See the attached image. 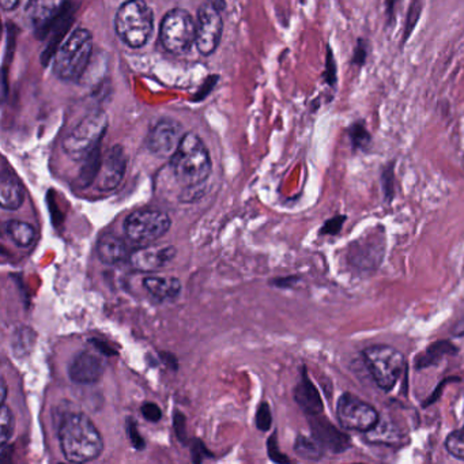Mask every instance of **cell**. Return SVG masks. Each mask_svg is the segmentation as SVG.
Masks as SVG:
<instances>
[{
	"label": "cell",
	"mask_w": 464,
	"mask_h": 464,
	"mask_svg": "<svg viewBox=\"0 0 464 464\" xmlns=\"http://www.w3.org/2000/svg\"><path fill=\"white\" fill-rule=\"evenodd\" d=\"M273 425V415H271L270 406L266 401L260 403L256 412V426L259 430L268 431Z\"/></svg>",
	"instance_id": "cell-32"
},
{
	"label": "cell",
	"mask_w": 464,
	"mask_h": 464,
	"mask_svg": "<svg viewBox=\"0 0 464 464\" xmlns=\"http://www.w3.org/2000/svg\"><path fill=\"white\" fill-rule=\"evenodd\" d=\"M344 221H346V217L344 216H336L334 218L328 219L325 222L324 227L322 229V235H338L341 232L342 227H343Z\"/></svg>",
	"instance_id": "cell-35"
},
{
	"label": "cell",
	"mask_w": 464,
	"mask_h": 464,
	"mask_svg": "<svg viewBox=\"0 0 464 464\" xmlns=\"http://www.w3.org/2000/svg\"><path fill=\"white\" fill-rule=\"evenodd\" d=\"M369 55H371V43L366 37H358L350 64L357 69H362L368 63Z\"/></svg>",
	"instance_id": "cell-30"
},
{
	"label": "cell",
	"mask_w": 464,
	"mask_h": 464,
	"mask_svg": "<svg viewBox=\"0 0 464 464\" xmlns=\"http://www.w3.org/2000/svg\"><path fill=\"white\" fill-rule=\"evenodd\" d=\"M104 372V360L88 350L75 355L69 366L70 380L81 385L96 384L102 380Z\"/></svg>",
	"instance_id": "cell-15"
},
{
	"label": "cell",
	"mask_w": 464,
	"mask_h": 464,
	"mask_svg": "<svg viewBox=\"0 0 464 464\" xmlns=\"http://www.w3.org/2000/svg\"><path fill=\"white\" fill-rule=\"evenodd\" d=\"M36 333L31 327L21 325L13 334L12 349L15 357H25L34 350Z\"/></svg>",
	"instance_id": "cell-24"
},
{
	"label": "cell",
	"mask_w": 464,
	"mask_h": 464,
	"mask_svg": "<svg viewBox=\"0 0 464 464\" xmlns=\"http://www.w3.org/2000/svg\"><path fill=\"white\" fill-rule=\"evenodd\" d=\"M170 227L172 219L167 213L156 208H143L127 217L124 232L130 240L145 246L164 237Z\"/></svg>",
	"instance_id": "cell-8"
},
{
	"label": "cell",
	"mask_w": 464,
	"mask_h": 464,
	"mask_svg": "<svg viewBox=\"0 0 464 464\" xmlns=\"http://www.w3.org/2000/svg\"><path fill=\"white\" fill-rule=\"evenodd\" d=\"M422 0H411L407 12L406 21H404L403 36H401V48L406 45L407 40L411 37L412 32L417 28L418 21H420V14H422Z\"/></svg>",
	"instance_id": "cell-27"
},
{
	"label": "cell",
	"mask_w": 464,
	"mask_h": 464,
	"mask_svg": "<svg viewBox=\"0 0 464 464\" xmlns=\"http://www.w3.org/2000/svg\"><path fill=\"white\" fill-rule=\"evenodd\" d=\"M393 162L387 164V167L382 170V180L384 186L385 194L392 195L393 189Z\"/></svg>",
	"instance_id": "cell-37"
},
{
	"label": "cell",
	"mask_w": 464,
	"mask_h": 464,
	"mask_svg": "<svg viewBox=\"0 0 464 464\" xmlns=\"http://www.w3.org/2000/svg\"><path fill=\"white\" fill-rule=\"evenodd\" d=\"M170 168L179 184L186 188H198L210 178L213 162L205 142L194 132H187L170 157Z\"/></svg>",
	"instance_id": "cell-2"
},
{
	"label": "cell",
	"mask_w": 464,
	"mask_h": 464,
	"mask_svg": "<svg viewBox=\"0 0 464 464\" xmlns=\"http://www.w3.org/2000/svg\"><path fill=\"white\" fill-rule=\"evenodd\" d=\"M6 395H7V384L5 382V379H2V404L6 403Z\"/></svg>",
	"instance_id": "cell-44"
},
{
	"label": "cell",
	"mask_w": 464,
	"mask_h": 464,
	"mask_svg": "<svg viewBox=\"0 0 464 464\" xmlns=\"http://www.w3.org/2000/svg\"><path fill=\"white\" fill-rule=\"evenodd\" d=\"M15 430V418L13 414L12 410L6 406V403L2 404V410H0V442L2 447L7 445L9 440L12 439L13 434Z\"/></svg>",
	"instance_id": "cell-28"
},
{
	"label": "cell",
	"mask_w": 464,
	"mask_h": 464,
	"mask_svg": "<svg viewBox=\"0 0 464 464\" xmlns=\"http://www.w3.org/2000/svg\"><path fill=\"white\" fill-rule=\"evenodd\" d=\"M24 188L12 173H4L0 181V205L5 210L14 211L23 206Z\"/></svg>",
	"instance_id": "cell-21"
},
{
	"label": "cell",
	"mask_w": 464,
	"mask_h": 464,
	"mask_svg": "<svg viewBox=\"0 0 464 464\" xmlns=\"http://www.w3.org/2000/svg\"><path fill=\"white\" fill-rule=\"evenodd\" d=\"M108 116L94 112L86 116L63 140V150L74 161H85L96 154L108 130Z\"/></svg>",
	"instance_id": "cell-5"
},
{
	"label": "cell",
	"mask_w": 464,
	"mask_h": 464,
	"mask_svg": "<svg viewBox=\"0 0 464 464\" xmlns=\"http://www.w3.org/2000/svg\"><path fill=\"white\" fill-rule=\"evenodd\" d=\"M267 450L271 460L276 461V463H289L290 459L286 458V456L278 450V444H276V434H273V436L268 439Z\"/></svg>",
	"instance_id": "cell-34"
},
{
	"label": "cell",
	"mask_w": 464,
	"mask_h": 464,
	"mask_svg": "<svg viewBox=\"0 0 464 464\" xmlns=\"http://www.w3.org/2000/svg\"><path fill=\"white\" fill-rule=\"evenodd\" d=\"M324 66V72L322 75L323 82L330 86L331 89H336V85H338V64H336L335 55H334L330 44L327 45V51H325Z\"/></svg>",
	"instance_id": "cell-29"
},
{
	"label": "cell",
	"mask_w": 464,
	"mask_h": 464,
	"mask_svg": "<svg viewBox=\"0 0 464 464\" xmlns=\"http://www.w3.org/2000/svg\"><path fill=\"white\" fill-rule=\"evenodd\" d=\"M62 453L72 463L96 460L104 450V440L93 420L83 412H69L59 426Z\"/></svg>",
	"instance_id": "cell-1"
},
{
	"label": "cell",
	"mask_w": 464,
	"mask_h": 464,
	"mask_svg": "<svg viewBox=\"0 0 464 464\" xmlns=\"http://www.w3.org/2000/svg\"><path fill=\"white\" fill-rule=\"evenodd\" d=\"M362 354L376 384L382 391L392 390L406 368L403 354L387 344L366 347Z\"/></svg>",
	"instance_id": "cell-7"
},
{
	"label": "cell",
	"mask_w": 464,
	"mask_h": 464,
	"mask_svg": "<svg viewBox=\"0 0 464 464\" xmlns=\"http://www.w3.org/2000/svg\"><path fill=\"white\" fill-rule=\"evenodd\" d=\"M143 287L159 301L173 300L181 293L180 279L172 276H148L143 279Z\"/></svg>",
	"instance_id": "cell-20"
},
{
	"label": "cell",
	"mask_w": 464,
	"mask_h": 464,
	"mask_svg": "<svg viewBox=\"0 0 464 464\" xmlns=\"http://www.w3.org/2000/svg\"><path fill=\"white\" fill-rule=\"evenodd\" d=\"M346 134L349 137L350 145H352L354 153H357V151H368L371 149L373 138H372L371 131H369L368 126H366V121H362V119L353 121L347 127Z\"/></svg>",
	"instance_id": "cell-22"
},
{
	"label": "cell",
	"mask_w": 464,
	"mask_h": 464,
	"mask_svg": "<svg viewBox=\"0 0 464 464\" xmlns=\"http://www.w3.org/2000/svg\"><path fill=\"white\" fill-rule=\"evenodd\" d=\"M127 434H129L130 441H131L132 447L137 450H143L146 448L145 439L138 433V426L132 418H130L127 422Z\"/></svg>",
	"instance_id": "cell-33"
},
{
	"label": "cell",
	"mask_w": 464,
	"mask_h": 464,
	"mask_svg": "<svg viewBox=\"0 0 464 464\" xmlns=\"http://www.w3.org/2000/svg\"><path fill=\"white\" fill-rule=\"evenodd\" d=\"M178 256L173 246H145L130 255V265L142 273H156L167 267Z\"/></svg>",
	"instance_id": "cell-14"
},
{
	"label": "cell",
	"mask_w": 464,
	"mask_h": 464,
	"mask_svg": "<svg viewBox=\"0 0 464 464\" xmlns=\"http://www.w3.org/2000/svg\"><path fill=\"white\" fill-rule=\"evenodd\" d=\"M453 333H455V335H464V319H461L460 322L456 324Z\"/></svg>",
	"instance_id": "cell-43"
},
{
	"label": "cell",
	"mask_w": 464,
	"mask_h": 464,
	"mask_svg": "<svg viewBox=\"0 0 464 464\" xmlns=\"http://www.w3.org/2000/svg\"><path fill=\"white\" fill-rule=\"evenodd\" d=\"M208 2H210V4L213 5L214 7H217L219 12H222V10L225 9V6H227V0H208Z\"/></svg>",
	"instance_id": "cell-42"
},
{
	"label": "cell",
	"mask_w": 464,
	"mask_h": 464,
	"mask_svg": "<svg viewBox=\"0 0 464 464\" xmlns=\"http://www.w3.org/2000/svg\"><path fill=\"white\" fill-rule=\"evenodd\" d=\"M67 0H29L26 18L37 36L47 34L48 29L63 13Z\"/></svg>",
	"instance_id": "cell-13"
},
{
	"label": "cell",
	"mask_w": 464,
	"mask_h": 464,
	"mask_svg": "<svg viewBox=\"0 0 464 464\" xmlns=\"http://www.w3.org/2000/svg\"><path fill=\"white\" fill-rule=\"evenodd\" d=\"M6 232L10 240L21 248L31 246L34 238H36L34 227L28 222L18 221V219H12V221L7 222Z\"/></svg>",
	"instance_id": "cell-23"
},
{
	"label": "cell",
	"mask_w": 464,
	"mask_h": 464,
	"mask_svg": "<svg viewBox=\"0 0 464 464\" xmlns=\"http://www.w3.org/2000/svg\"><path fill=\"white\" fill-rule=\"evenodd\" d=\"M184 135L186 132L179 121L162 119L159 123L154 124L153 129L149 132L146 145L154 156L170 159L178 150Z\"/></svg>",
	"instance_id": "cell-12"
},
{
	"label": "cell",
	"mask_w": 464,
	"mask_h": 464,
	"mask_svg": "<svg viewBox=\"0 0 464 464\" xmlns=\"http://www.w3.org/2000/svg\"><path fill=\"white\" fill-rule=\"evenodd\" d=\"M115 29L119 39L130 48L145 47L153 34V10L145 0H127L116 13Z\"/></svg>",
	"instance_id": "cell-4"
},
{
	"label": "cell",
	"mask_w": 464,
	"mask_h": 464,
	"mask_svg": "<svg viewBox=\"0 0 464 464\" xmlns=\"http://www.w3.org/2000/svg\"><path fill=\"white\" fill-rule=\"evenodd\" d=\"M175 428L178 431L179 439H181V433H186V420L180 412L175 414Z\"/></svg>",
	"instance_id": "cell-40"
},
{
	"label": "cell",
	"mask_w": 464,
	"mask_h": 464,
	"mask_svg": "<svg viewBox=\"0 0 464 464\" xmlns=\"http://www.w3.org/2000/svg\"><path fill=\"white\" fill-rule=\"evenodd\" d=\"M140 411H142L143 417H145V420H148L149 422H159L162 418V411L159 404L151 403V401L143 404Z\"/></svg>",
	"instance_id": "cell-36"
},
{
	"label": "cell",
	"mask_w": 464,
	"mask_h": 464,
	"mask_svg": "<svg viewBox=\"0 0 464 464\" xmlns=\"http://www.w3.org/2000/svg\"><path fill=\"white\" fill-rule=\"evenodd\" d=\"M320 415H311L309 425L312 429V436L319 441L323 450H331L334 453L344 452L347 448L352 447L350 437L339 431L333 423L328 422L325 418Z\"/></svg>",
	"instance_id": "cell-17"
},
{
	"label": "cell",
	"mask_w": 464,
	"mask_h": 464,
	"mask_svg": "<svg viewBox=\"0 0 464 464\" xmlns=\"http://www.w3.org/2000/svg\"><path fill=\"white\" fill-rule=\"evenodd\" d=\"M91 343H93V346L96 347L97 350H99L100 354L111 355V357H113V355L118 354V352H116V350H113L112 347L110 346V344L104 343V342L99 341V339H91Z\"/></svg>",
	"instance_id": "cell-39"
},
{
	"label": "cell",
	"mask_w": 464,
	"mask_h": 464,
	"mask_svg": "<svg viewBox=\"0 0 464 464\" xmlns=\"http://www.w3.org/2000/svg\"><path fill=\"white\" fill-rule=\"evenodd\" d=\"M336 415L344 429L361 433H369L380 420L379 412L372 404L350 392L343 393L339 399Z\"/></svg>",
	"instance_id": "cell-9"
},
{
	"label": "cell",
	"mask_w": 464,
	"mask_h": 464,
	"mask_svg": "<svg viewBox=\"0 0 464 464\" xmlns=\"http://www.w3.org/2000/svg\"><path fill=\"white\" fill-rule=\"evenodd\" d=\"M401 0H385V21L388 28H393L396 21V7Z\"/></svg>",
	"instance_id": "cell-38"
},
{
	"label": "cell",
	"mask_w": 464,
	"mask_h": 464,
	"mask_svg": "<svg viewBox=\"0 0 464 464\" xmlns=\"http://www.w3.org/2000/svg\"><path fill=\"white\" fill-rule=\"evenodd\" d=\"M127 169V156L121 146H113L99 170L100 191H113L123 180Z\"/></svg>",
	"instance_id": "cell-16"
},
{
	"label": "cell",
	"mask_w": 464,
	"mask_h": 464,
	"mask_svg": "<svg viewBox=\"0 0 464 464\" xmlns=\"http://www.w3.org/2000/svg\"><path fill=\"white\" fill-rule=\"evenodd\" d=\"M197 40V21L187 10L173 9L167 13L160 28V42L167 53L184 55Z\"/></svg>",
	"instance_id": "cell-6"
},
{
	"label": "cell",
	"mask_w": 464,
	"mask_h": 464,
	"mask_svg": "<svg viewBox=\"0 0 464 464\" xmlns=\"http://www.w3.org/2000/svg\"><path fill=\"white\" fill-rule=\"evenodd\" d=\"M93 53V36L88 29H75L56 51L53 72L59 80L74 82L82 77Z\"/></svg>",
	"instance_id": "cell-3"
},
{
	"label": "cell",
	"mask_w": 464,
	"mask_h": 464,
	"mask_svg": "<svg viewBox=\"0 0 464 464\" xmlns=\"http://www.w3.org/2000/svg\"><path fill=\"white\" fill-rule=\"evenodd\" d=\"M385 240L382 227L372 235H363L350 246L349 262L358 270H374L382 263L385 252Z\"/></svg>",
	"instance_id": "cell-11"
},
{
	"label": "cell",
	"mask_w": 464,
	"mask_h": 464,
	"mask_svg": "<svg viewBox=\"0 0 464 464\" xmlns=\"http://www.w3.org/2000/svg\"><path fill=\"white\" fill-rule=\"evenodd\" d=\"M20 4L21 0H0V5H2V9L5 12H13L20 6Z\"/></svg>",
	"instance_id": "cell-41"
},
{
	"label": "cell",
	"mask_w": 464,
	"mask_h": 464,
	"mask_svg": "<svg viewBox=\"0 0 464 464\" xmlns=\"http://www.w3.org/2000/svg\"><path fill=\"white\" fill-rule=\"evenodd\" d=\"M295 399L298 406L304 410L308 417L311 415L322 414L324 404H323L322 396L317 391L316 385L306 376L305 369H303V377L295 388Z\"/></svg>",
	"instance_id": "cell-18"
},
{
	"label": "cell",
	"mask_w": 464,
	"mask_h": 464,
	"mask_svg": "<svg viewBox=\"0 0 464 464\" xmlns=\"http://www.w3.org/2000/svg\"><path fill=\"white\" fill-rule=\"evenodd\" d=\"M452 352H456V350L453 349L450 342H439V343H434L433 346L429 347L423 354H420L415 360V365H417L418 369L426 368V366L431 365V363H436L440 357L442 358L444 354H450Z\"/></svg>",
	"instance_id": "cell-26"
},
{
	"label": "cell",
	"mask_w": 464,
	"mask_h": 464,
	"mask_svg": "<svg viewBox=\"0 0 464 464\" xmlns=\"http://www.w3.org/2000/svg\"><path fill=\"white\" fill-rule=\"evenodd\" d=\"M222 31H224V21L221 12L214 7L210 2H206L198 10L197 14V45L199 53L203 56H210L216 53L221 43Z\"/></svg>",
	"instance_id": "cell-10"
},
{
	"label": "cell",
	"mask_w": 464,
	"mask_h": 464,
	"mask_svg": "<svg viewBox=\"0 0 464 464\" xmlns=\"http://www.w3.org/2000/svg\"><path fill=\"white\" fill-rule=\"evenodd\" d=\"M295 450L298 456L306 459V460H320L323 458V453H324L322 445L314 436L306 437L303 434H300L295 440Z\"/></svg>",
	"instance_id": "cell-25"
},
{
	"label": "cell",
	"mask_w": 464,
	"mask_h": 464,
	"mask_svg": "<svg viewBox=\"0 0 464 464\" xmlns=\"http://www.w3.org/2000/svg\"><path fill=\"white\" fill-rule=\"evenodd\" d=\"M97 255L104 265H119L129 256V248L118 236L104 235L97 241Z\"/></svg>",
	"instance_id": "cell-19"
},
{
	"label": "cell",
	"mask_w": 464,
	"mask_h": 464,
	"mask_svg": "<svg viewBox=\"0 0 464 464\" xmlns=\"http://www.w3.org/2000/svg\"><path fill=\"white\" fill-rule=\"evenodd\" d=\"M445 448L453 458L464 460V425L463 428L452 431L445 440Z\"/></svg>",
	"instance_id": "cell-31"
}]
</instances>
